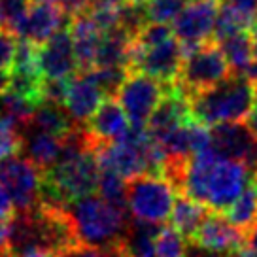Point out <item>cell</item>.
<instances>
[{
	"instance_id": "cell-1",
	"label": "cell",
	"mask_w": 257,
	"mask_h": 257,
	"mask_svg": "<svg viewBox=\"0 0 257 257\" xmlns=\"http://www.w3.org/2000/svg\"><path fill=\"white\" fill-rule=\"evenodd\" d=\"M253 172L242 161L206 148L187 159L176 193L189 195L208 210L225 212L249 184Z\"/></svg>"
},
{
	"instance_id": "cell-2",
	"label": "cell",
	"mask_w": 257,
	"mask_h": 257,
	"mask_svg": "<svg viewBox=\"0 0 257 257\" xmlns=\"http://www.w3.org/2000/svg\"><path fill=\"white\" fill-rule=\"evenodd\" d=\"M98 159L95 146L83 125L74 127L66 138L59 159L42 170V201L66 206L96 193L98 185Z\"/></svg>"
},
{
	"instance_id": "cell-3",
	"label": "cell",
	"mask_w": 257,
	"mask_h": 257,
	"mask_svg": "<svg viewBox=\"0 0 257 257\" xmlns=\"http://www.w3.org/2000/svg\"><path fill=\"white\" fill-rule=\"evenodd\" d=\"M78 244L117 248L128 227V210L91 193L63 206Z\"/></svg>"
},
{
	"instance_id": "cell-4",
	"label": "cell",
	"mask_w": 257,
	"mask_h": 257,
	"mask_svg": "<svg viewBox=\"0 0 257 257\" xmlns=\"http://www.w3.org/2000/svg\"><path fill=\"white\" fill-rule=\"evenodd\" d=\"M187 98L191 115L206 127L246 121L255 104V83L244 74H231L214 87Z\"/></svg>"
},
{
	"instance_id": "cell-5",
	"label": "cell",
	"mask_w": 257,
	"mask_h": 257,
	"mask_svg": "<svg viewBox=\"0 0 257 257\" xmlns=\"http://www.w3.org/2000/svg\"><path fill=\"white\" fill-rule=\"evenodd\" d=\"M176 195L174 185L165 176L138 174L127 182V210L135 219L163 223L169 219Z\"/></svg>"
},
{
	"instance_id": "cell-6",
	"label": "cell",
	"mask_w": 257,
	"mask_h": 257,
	"mask_svg": "<svg viewBox=\"0 0 257 257\" xmlns=\"http://www.w3.org/2000/svg\"><path fill=\"white\" fill-rule=\"evenodd\" d=\"M227 76H231V68L223 51L219 49L217 42L208 40L184 53L176 85L187 96H191L199 91L214 87Z\"/></svg>"
},
{
	"instance_id": "cell-7",
	"label": "cell",
	"mask_w": 257,
	"mask_h": 257,
	"mask_svg": "<svg viewBox=\"0 0 257 257\" xmlns=\"http://www.w3.org/2000/svg\"><path fill=\"white\" fill-rule=\"evenodd\" d=\"M0 182L14 202L16 214L31 212L42 204V170L19 153L0 161Z\"/></svg>"
},
{
	"instance_id": "cell-8",
	"label": "cell",
	"mask_w": 257,
	"mask_h": 257,
	"mask_svg": "<svg viewBox=\"0 0 257 257\" xmlns=\"http://www.w3.org/2000/svg\"><path fill=\"white\" fill-rule=\"evenodd\" d=\"M167 91V85L152 76L131 70L119 85L115 98L125 110L131 127H146L153 110L157 108Z\"/></svg>"
},
{
	"instance_id": "cell-9",
	"label": "cell",
	"mask_w": 257,
	"mask_h": 257,
	"mask_svg": "<svg viewBox=\"0 0 257 257\" xmlns=\"http://www.w3.org/2000/svg\"><path fill=\"white\" fill-rule=\"evenodd\" d=\"M182 61H184V49L176 36L144 49L137 48L135 40H133L131 70L148 74L165 85L176 83L180 68H182Z\"/></svg>"
},
{
	"instance_id": "cell-10",
	"label": "cell",
	"mask_w": 257,
	"mask_h": 257,
	"mask_svg": "<svg viewBox=\"0 0 257 257\" xmlns=\"http://www.w3.org/2000/svg\"><path fill=\"white\" fill-rule=\"evenodd\" d=\"M219 4H221L219 0H189L172 21L174 23L172 32L182 44L184 53L212 40Z\"/></svg>"
},
{
	"instance_id": "cell-11",
	"label": "cell",
	"mask_w": 257,
	"mask_h": 257,
	"mask_svg": "<svg viewBox=\"0 0 257 257\" xmlns=\"http://www.w3.org/2000/svg\"><path fill=\"white\" fill-rule=\"evenodd\" d=\"M244 244H246V231L238 229L223 216V212L216 210H210L189 238V246L223 255H231Z\"/></svg>"
},
{
	"instance_id": "cell-12",
	"label": "cell",
	"mask_w": 257,
	"mask_h": 257,
	"mask_svg": "<svg viewBox=\"0 0 257 257\" xmlns=\"http://www.w3.org/2000/svg\"><path fill=\"white\" fill-rule=\"evenodd\" d=\"M210 148L225 157L242 161L249 169H257V135L246 121L210 127Z\"/></svg>"
},
{
	"instance_id": "cell-13",
	"label": "cell",
	"mask_w": 257,
	"mask_h": 257,
	"mask_svg": "<svg viewBox=\"0 0 257 257\" xmlns=\"http://www.w3.org/2000/svg\"><path fill=\"white\" fill-rule=\"evenodd\" d=\"M38 70L44 80H63L78 72L68 29L63 27L38 46Z\"/></svg>"
},
{
	"instance_id": "cell-14",
	"label": "cell",
	"mask_w": 257,
	"mask_h": 257,
	"mask_svg": "<svg viewBox=\"0 0 257 257\" xmlns=\"http://www.w3.org/2000/svg\"><path fill=\"white\" fill-rule=\"evenodd\" d=\"M104 98V91L98 87V83L89 76V72L83 70L76 72L68 80L63 106L76 125H85V121L95 113Z\"/></svg>"
},
{
	"instance_id": "cell-15",
	"label": "cell",
	"mask_w": 257,
	"mask_h": 257,
	"mask_svg": "<svg viewBox=\"0 0 257 257\" xmlns=\"http://www.w3.org/2000/svg\"><path fill=\"white\" fill-rule=\"evenodd\" d=\"M64 12L49 0H31V8L19 25L16 36L29 40L36 46L49 40L57 31L64 27Z\"/></svg>"
},
{
	"instance_id": "cell-16",
	"label": "cell",
	"mask_w": 257,
	"mask_h": 257,
	"mask_svg": "<svg viewBox=\"0 0 257 257\" xmlns=\"http://www.w3.org/2000/svg\"><path fill=\"white\" fill-rule=\"evenodd\" d=\"M85 131L93 146H102L121 138L128 131L131 123L125 110L121 108L119 100L115 96H106L95 113L85 121Z\"/></svg>"
},
{
	"instance_id": "cell-17",
	"label": "cell",
	"mask_w": 257,
	"mask_h": 257,
	"mask_svg": "<svg viewBox=\"0 0 257 257\" xmlns=\"http://www.w3.org/2000/svg\"><path fill=\"white\" fill-rule=\"evenodd\" d=\"M68 32L72 38L74 57H76V64H78V72L83 70H91L95 66L96 51L102 40V34L96 23L91 19L87 12L78 14V16L70 17L68 23Z\"/></svg>"
},
{
	"instance_id": "cell-18",
	"label": "cell",
	"mask_w": 257,
	"mask_h": 257,
	"mask_svg": "<svg viewBox=\"0 0 257 257\" xmlns=\"http://www.w3.org/2000/svg\"><path fill=\"white\" fill-rule=\"evenodd\" d=\"M64 138L49 135L46 131L25 127L21 152H25V157H29L38 169L46 170L59 159L64 148Z\"/></svg>"
},
{
	"instance_id": "cell-19",
	"label": "cell",
	"mask_w": 257,
	"mask_h": 257,
	"mask_svg": "<svg viewBox=\"0 0 257 257\" xmlns=\"http://www.w3.org/2000/svg\"><path fill=\"white\" fill-rule=\"evenodd\" d=\"M25 127L46 131L49 135L64 138L74 127H78V125L72 121V117L68 115V112L64 110L63 104L44 98L40 104L34 108L31 119H29V123Z\"/></svg>"
},
{
	"instance_id": "cell-20",
	"label": "cell",
	"mask_w": 257,
	"mask_h": 257,
	"mask_svg": "<svg viewBox=\"0 0 257 257\" xmlns=\"http://www.w3.org/2000/svg\"><path fill=\"white\" fill-rule=\"evenodd\" d=\"M161 223H148L131 217L125 236L117 248L127 257H153L155 236Z\"/></svg>"
},
{
	"instance_id": "cell-21",
	"label": "cell",
	"mask_w": 257,
	"mask_h": 257,
	"mask_svg": "<svg viewBox=\"0 0 257 257\" xmlns=\"http://www.w3.org/2000/svg\"><path fill=\"white\" fill-rule=\"evenodd\" d=\"M208 214V208L201 204L199 201L191 199L189 195L178 193L174 204H172V212H170V225L184 234L187 242L191 238V234L195 233V229L201 225L204 216Z\"/></svg>"
},
{
	"instance_id": "cell-22",
	"label": "cell",
	"mask_w": 257,
	"mask_h": 257,
	"mask_svg": "<svg viewBox=\"0 0 257 257\" xmlns=\"http://www.w3.org/2000/svg\"><path fill=\"white\" fill-rule=\"evenodd\" d=\"M217 46L223 51L225 59L229 63V68H231V74H244L255 59L248 31L231 34V36L217 42Z\"/></svg>"
},
{
	"instance_id": "cell-23",
	"label": "cell",
	"mask_w": 257,
	"mask_h": 257,
	"mask_svg": "<svg viewBox=\"0 0 257 257\" xmlns=\"http://www.w3.org/2000/svg\"><path fill=\"white\" fill-rule=\"evenodd\" d=\"M223 216L246 233H248V229H251L257 223V187L253 178L242 189L240 195L234 199L233 204L225 210Z\"/></svg>"
},
{
	"instance_id": "cell-24",
	"label": "cell",
	"mask_w": 257,
	"mask_h": 257,
	"mask_svg": "<svg viewBox=\"0 0 257 257\" xmlns=\"http://www.w3.org/2000/svg\"><path fill=\"white\" fill-rule=\"evenodd\" d=\"M189 242L172 225H161L155 236L153 257H187Z\"/></svg>"
},
{
	"instance_id": "cell-25",
	"label": "cell",
	"mask_w": 257,
	"mask_h": 257,
	"mask_svg": "<svg viewBox=\"0 0 257 257\" xmlns=\"http://www.w3.org/2000/svg\"><path fill=\"white\" fill-rule=\"evenodd\" d=\"M96 193H98L102 199H106V201L127 208V182H125V178L121 176L119 172L100 167Z\"/></svg>"
},
{
	"instance_id": "cell-26",
	"label": "cell",
	"mask_w": 257,
	"mask_h": 257,
	"mask_svg": "<svg viewBox=\"0 0 257 257\" xmlns=\"http://www.w3.org/2000/svg\"><path fill=\"white\" fill-rule=\"evenodd\" d=\"M189 0H146L144 12L148 21L153 23H172L178 14L185 8Z\"/></svg>"
},
{
	"instance_id": "cell-27",
	"label": "cell",
	"mask_w": 257,
	"mask_h": 257,
	"mask_svg": "<svg viewBox=\"0 0 257 257\" xmlns=\"http://www.w3.org/2000/svg\"><path fill=\"white\" fill-rule=\"evenodd\" d=\"M0 2L6 14V29L16 34L31 8V0H0Z\"/></svg>"
},
{
	"instance_id": "cell-28",
	"label": "cell",
	"mask_w": 257,
	"mask_h": 257,
	"mask_svg": "<svg viewBox=\"0 0 257 257\" xmlns=\"http://www.w3.org/2000/svg\"><path fill=\"white\" fill-rule=\"evenodd\" d=\"M57 257H125V253L119 248H98V246L76 244L72 248L63 249Z\"/></svg>"
},
{
	"instance_id": "cell-29",
	"label": "cell",
	"mask_w": 257,
	"mask_h": 257,
	"mask_svg": "<svg viewBox=\"0 0 257 257\" xmlns=\"http://www.w3.org/2000/svg\"><path fill=\"white\" fill-rule=\"evenodd\" d=\"M17 48V36L0 27V70H10Z\"/></svg>"
},
{
	"instance_id": "cell-30",
	"label": "cell",
	"mask_w": 257,
	"mask_h": 257,
	"mask_svg": "<svg viewBox=\"0 0 257 257\" xmlns=\"http://www.w3.org/2000/svg\"><path fill=\"white\" fill-rule=\"evenodd\" d=\"M12 251V249H10ZM14 257H57L59 253L53 249L46 248V246H38V244H29L23 248H17L12 251Z\"/></svg>"
},
{
	"instance_id": "cell-31",
	"label": "cell",
	"mask_w": 257,
	"mask_h": 257,
	"mask_svg": "<svg viewBox=\"0 0 257 257\" xmlns=\"http://www.w3.org/2000/svg\"><path fill=\"white\" fill-rule=\"evenodd\" d=\"M57 6L63 10L66 17H74L78 14L87 12L91 6V0H57Z\"/></svg>"
},
{
	"instance_id": "cell-32",
	"label": "cell",
	"mask_w": 257,
	"mask_h": 257,
	"mask_svg": "<svg viewBox=\"0 0 257 257\" xmlns=\"http://www.w3.org/2000/svg\"><path fill=\"white\" fill-rule=\"evenodd\" d=\"M14 214H16L14 202H12V199H10L6 187H4L2 182H0V221H8V219L14 217Z\"/></svg>"
},
{
	"instance_id": "cell-33",
	"label": "cell",
	"mask_w": 257,
	"mask_h": 257,
	"mask_svg": "<svg viewBox=\"0 0 257 257\" xmlns=\"http://www.w3.org/2000/svg\"><path fill=\"white\" fill-rule=\"evenodd\" d=\"M244 246L251 251V255L257 257V223L251 229H248V233H246V244Z\"/></svg>"
},
{
	"instance_id": "cell-34",
	"label": "cell",
	"mask_w": 257,
	"mask_h": 257,
	"mask_svg": "<svg viewBox=\"0 0 257 257\" xmlns=\"http://www.w3.org/2000/svg\"><path fill=\"white\" fill-rule=\"evenodd\" d=\"M10 248V219L0 221V249Z\"/></svg>"
},
{
	"instance_id": "cell-35",
	"label": "cell",
	"mask_w": 257,
	"mask_h": 257,
	"mask_svg": "<svg viewBox=\"0 0 257 257\" xmlns=\"http://www.w3.org/2000/svg\"><path fill=\"white\" fill-rule=\"evenodd\" d=\"M251 32H249V38H251V48H253V57L257 59V17H255V21L251 23Z\"/></svg>"
},
{
	"instance_id": "cell-36",
	"label": "cell",
	"mask_w": 257,
	"mask_h": 257,
	"mask_svg": "<svg viewBox=\"0 0 257 257\" xmlns=\"http://www.w3.org/2000/svg\"><path fill=\"white\" fill-rule=\"evenodd\" d=\"M10 83V70H0V95L8 89Z\"/></svg>"
},
{
	"instance_id": "cell-37",
	"label": "cell",
	"mask_w": 257,
	"mask_h": 257,
	"mask_svg": "<svg viewBox=\"0 0 257 257\" xmlns=\"http://www.w3.org/2000/svg\"><path fill=\"white\" fill-rule=\"evenodd\" d=\"M197 249H199V253L191 257H227V255H223V253H212V251H206V249H201V248H197ZM187 257H189V253H187Z\"/></svg>"
},
{
	"instance_id": "cell-38",
	"label": "cell",
	"mask_w": 257,
	"mask_h": 257,
	"mask_svg": "<svg viewBox=\"0 0 257 257\" xmlns=\"http://www.w3.org/2000/svg\"><path fill=\"white\" fill-rule=\"evenodd\" d=\"M95 2H108V4H121L123 0H91V4H95Z\"/></svg>"
},
{
	"instance_id": "cell-39",
	"label": "cell",
	"mask_w": 257,
	"mask_h": 257,
	"mask_svg": "<svg viewBox=\"0 0 257 257\" xmlns=\"http://www.w3.org/2000/svg\"><path fill=\"white\" fill-rule=\"evenodd\" d=\"M0 257H14V253L10 251V248L8 249H0Z\"/></svg>"
},
{
	"instance_id": "cell-40",
	"label": "cell",
	"mask_w": 257,
	"mask_h": 257,
	"mask_svg": "<svg viewBox=\"0 0 257 257\" xmlns=\"http://www.w3.org/2000/svg\"><path fill=\"white\" fill-rule=\"evenodd\" d=\"M127 2H135V4H144L146 0H127Z\"/></svg>"
},
{
	"instance_id": "cell-41",
	"label": "cell",
	"mask_w": 257,
	"mask_h": 257,
	"mask_svg": "<svg viewBox=\"0 0 257 257\" xmlns=\"http://www.w3.org/2000/svg\"><path fill=\"white\" fill-rule=\"evenodd\" d=\"M253 182H255V187H257V169H255V172H253Z\"/></svg>"
}]
</instances>
